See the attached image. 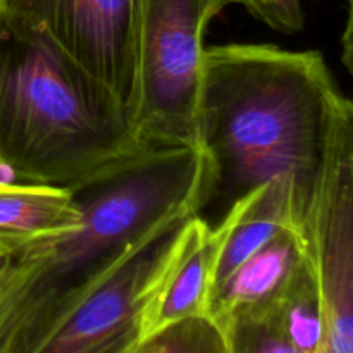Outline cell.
<instances>
[{"instance_id": "1", "label": "cell", "mask_w": 353, "mask_h": 353, "mask_svg": "<svg viewBox=\"0 0 353 353\" xmlns=\"http://www.w3.org/2000/svg\"><path fill=\"white\" fill-rule=\"evenodd\" d=\"M350 109L317 50L269 43L205 48L196 110L205 161L199 216L221 219L259 186L286 181L305 221L336 124Z\"/></svg>"}, {"instance_id": "2", "label": "cell", "mask_w": 353, "mask_h": 353, "mask_svg": "<svg viewBox=\"0 0 353 353\" xmlns=\"http://www.w3.org/2000/svg\"><path fill=\"white\" fill-rule=\"evenodd\" d=\"M140 152L109 90L43 33L0 14V168L71 188Z\"/></svg>"}, {"instance_id": "3", "label": "cell", "mask_w": 353, "mask_h": 353, "mask_svg": "<svg viewBox=\"0 0 353 353\" xmlns=\"http://www.w3.org/2000/svg\"><path fill=\"white\" fill-rule=\"evenodd\" d=\"M231 0H137L133 137L141 150L199 148L207 24Z\"/></svg>"}, {"instance_id": "4", "label": "cell", "mask_w": 353, "mask_h": 353, "mask_svg": "<svg viewBox=\"0 0 353 353\" xmlns=\"http://www.w3.org/2000/svg\"><path fill=\"white\" fill-rule=\"evenodd\" d=\"M207 224L193 212L159 224L92 288L62 307L26 353L133 352L155 296Z\"/></svg>"}, {"instance_id": "5", "label": "cell", "mask_w": 353, "mask_h": 353, "mask_svg": "<svg viewBox=\"0 0 353 353\" xmlns=\"http://www.w3.org/2000/svg\"><path fill=\"white\" fill-rule=\"evenodd\" d=\"M0 14L43 33L109 90L131 119L137 88V0H2Z\"/></svg>"}, {"instance_id": "6", "label": "cell", "mask_w": 353, "mask_h": 353, "mask_svg": "<svg viewBox=\"0 0 353 353\" xmlns=\"http://www.w3.org/2000/svg\"><path fill=\"white\" fill-rule=\"evenodd\" d=\"M307 255L302 230L286 228L212 286L209 314L219 326L238 317L264 316Z\"/></svg>"}, {"instance_id": "7", "label": "cell", "mask_w": 353, "mask_h": 353, "mask_svg": "<svg viewBox=\"0 0 353 353\" xmlns=\"http://www.w3.org/2000/svg\"><path fill=\"white\" fill-rule=\"evenodd\" d=\"M81 226L83 214L68 188L0 181V254L61 240Z\"/></svg>"}, {"instance_id": "8", "label": "cell", "mask_w": 353, "mask_h": 353, "mask_svg": "<svg viewBox=\"0 0 353 353\" xmlns=\"http://www.w3.org/2000/svg\"><path fill=\"white\" fill-rule=\"evenodd\" d=\"M234 217L236 205L233 203L214 226L207 224L199 234L148 309L143 338L178 321L209 314L217 264Z\"/></svg>"}, {"instance_id": "9", "label": "cell", "mask_w": 353, "mask_h": 353, "mask_svg": "<svg viewBox=\"0 0 353 353\" xmlns=\"http://www.w3.org/2000/svg\"><path fill=\"white\" fill-rule=\"evenodd\" d=\"M302 353H316L323 336V310L317 276L309 254L264 314Z\"/></svg>"}, {"instance_id": "10", "label": "cell", "mask_w": 353, "mask_h": 353, "mask_svg": "<svg viewBox=\"0 0 353 353\" xmlns=\"http://www.w3.org/2000/svg\"><path fill=\"white\" fill-rule=\"evenodd\" d=\"M54 241L38 243L12 254L9 265L0 276V353L19 352L34 303L38 271Z\"/></svg>"}, {"instance_id": "11", "label": "cell", "mask_w": 353, "mask_h": 353, "mask_svg": "<svg viewBox=\"0 0 353 353\" xmlns=\"http://www.w3.org/2000/svg\"><path fill=\"white\" fill-rule=\"evenodd\" d=\"M133 353H231L228 338L209 316L192 317L141 338Z\"/></svg>"}, {"instance_id": "12", "label": "cell", "mask_w": 353, "mask_h": 353, "mask_svg": "<svg viewBox=\"0 0 353 353\" xmlns=\"http://www.w3.org/2000/svg\"><path fill=\"white\" fill-rule=\"evenodd\" d=\"M231 353H302L268 316L238 317L223 324Z\"/></svg>"}, {"instance_id": "13", "label": "cell", "mask_w": 353, "mask_h": 353, "mask_svg": "<svg viewBox=\"0 0 353 353\" xmlns=\"http://www.w3.org/2000/svg\"><path fill=\"white\" fill-rule=\"evenodd\" d=\"M274 16V26L278 30L295 31L302 28V10L300 0H269Z\"/></svg>"}, {"instance_id": "14", "label": "cell", "mask_w": 353, "mask_h": 353, "mask_svg": "<svg viewBox=\"0 0 353 353\" xmlns=\"http://www.w3.org/2000/svg\"><path fill=\"white\" fill-rule=\"evenodd\" d=\"M236 3H243L269 26H274V16H272V7L269 0H236Z\"/></svg>"}, {"instance_id": "15", "label": "cell", "mask_w": 353, "mask_h": 353, "mask_svg": "<svg viewBox=\"0 0 353 353\" xmlns=\"http://www.w3.org/2000/svg\"><path fill=\"white\" fill-rule=\"evenodd\" d=\"M10 259H12V255L0 254V276L3 274V271H6V268H7V265H9Z\"/></svg>"}, {"instance_id": "16", "label": "cell", "mask_w": 353, "mask_h": 353, "mask_svg": "<svg viewBox=\"0 0 353 353\" xmlns=\"http://www.w3.org/2000/svg\"><path fill=\"white\" fill-rule=\"evenodd\" d=\"M231 2H233V3H236V0H231Z\"/></svg>"}, {"instance_id": "17", "label": "cell", "mask_w": 353, "mask_h": 353, "mask_svg": "<svg viewBox=\"0 0 353 353\" xmlns=\"http://www.w3.org/2000/svg\"><path fill=\"white\" fill-rule=\"evenodd\" d=\"M0 7H2V0H0Z\"/></svg>"}, {"instance_id": "18", "label": "cell", "mask_w": 353, "mask_h": 353, "mask_svg": "<svg viewBox=\"0 0 353 353\" xmlns=\"http://www.w3.org/2000/svg\"><path fill=\"white\" fill-rule=\"evenodd\" d=\"M131 353H133V352H131Z\"/></svg>"}]
</instances>
